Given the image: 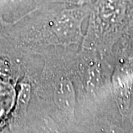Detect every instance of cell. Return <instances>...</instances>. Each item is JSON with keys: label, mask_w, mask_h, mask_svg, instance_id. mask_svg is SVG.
<instances>
[{"label": "cell", "mask_w": 133, "mask_h": 133, "mask_svg": "<svg viewBox=\"0 0 133 133\" xmlns=\"http://www.w3.org/2000/svg\"><path fill=\"white\" fill-rule=\"evenodd\" d=\"M132 82L128 76H124L118 79L115 84V95L117 105L121 112L126 114L129 109Z\"/></svg>", "instance_id": "1"}, {"label": "cell", "mask_w": 133, "mask_h": 133, "mask_svg": "<svg viewBox=\"0 0 133 133\" xmlns=\"http://www.w3.org/2000/svg\"><path fill=\"white\" fill-rule=\"evenodd\" d=\"M55 101L61 109L66 112L72 110L75 104V94L70 81L64 79L58 83L55 91Z\"/></svg>", "instance_id": "2"}, {"label": "cell", "mask_w": 133, "mask_h": 133, "mask_svg": "<svg viewBox=\"0 0 133 133\" xmlns=\"http://www.w3.org/2000/svg\"><path fill=\"white\" fill-rule=\"evenodd\" d=\"M29 95H30V87L28 85L22 87V90L19 95H20L19 98V105L23 106L27 104L29 98Z\"/></svg>", "instance_id": "3"}, {"label": "cell", "mask_w": 133, "mask_h": 133, "mask_svg": "<svg viewBox=\"0 0 133 133\" xmlns=\"http://www.w3.org/2000/svg\"><path fill=\"white\" fill-rule=\"evenodd\" d=\"M108 133H124L122 132V130L116 128V127H113V128H111L109 130Z\"/></svg>", "instance_id": "4"}]
</instances>
